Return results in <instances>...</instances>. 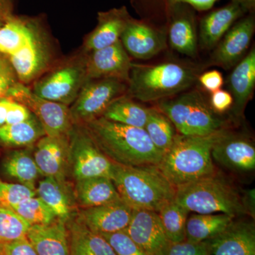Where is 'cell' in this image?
<instances>
[{"mask_svg": "<svg viewBox=\"0 0 255 255\" xmlns=\"http://www.w3.org/2000/svg\"><path fill=\"white\" fill-rule=\"evenodd\" d=\"M0 54L11 64L18 82L29 87L60 59L40 18L13 14L0 21Z\"/></svg>", "mask_w": 255, "mask_h": 255, "instance_id": "obj_1", "label": "cell"}, {"mask_svg": "<svg viewBox=\"0 0 255 255\" xmlns=\"http://www.w3.org/2000/svg\"><path fill=\"white\" fill-rule=\"evenodd\" d=\"M83 126L101 151L114 164L126 167H157L163 157L144 128L124 125L102 117Z\"/></svg>", "mask_w": 255, "mask_h": 255, "instance_id": "obj_2", "label": "cell"}, {"mask_svg": "<svg viewBox=\"0 0 255 255\" xmlns=\"http://www.w3.org/2000/svg\"><path fill=\"white\" fill-rule=\"evenodd\" d=\"M226 129L206 135L176 134L157 166L174 187L215 173L211 151Z\"/></svg>", "mask_w": 255, "mask_h": 255, "instance_id": "obj_3", "label": "cell"}, {"mask_svg": "<svg viewBox=\"0 0 255 255\" xmlns=\"http://www.w3.org/2000/svg\"><path fill=\"white\" fill-rule=\"evenodd\" d=\"M199 75L195 68L175 62L132 63L127 95L142 102H159L187 91L197 81Z\"/></svg>", "mask_w": 255, "mask_h": 255, "instance_id": "obj_4", "label": "cell"}, {"mask_svg": "<svg viewBox=\"0 0 255 255\" xmlns=\"http://www.w3.org/2000/svg\"><path fill=\"white\" fill-rule=\"evenodd\" d=\"M111 179L122 201L132 210L157 213L175 197L176 187L155 166L126 167L114 164Z\"/></svg>", "mask_w": 255, "mask_h": 255, "instance_id": "obj_5", "label": "cell"}, {"mask_svg": "<svg viewBox=\"0 0 255 255\" xmlns=\"http://www.w3.org/2000/svg\"><path fill=\"white\" fill-rule=\"evenodd\" d=\"M174 199L196 214H247L243 198L226 179L213 174L176 188Z\"/></svg>", "mask_w": 255, "mask_h": 255, "instance_id": "obj_6", "label": "cell"}, {"mask_svg": "<svg viewBox=\"0 0 255 255\" xmlns=\"http://www.w3.org/2000/svg\"><path fill=\"white\" fill-rule=\"evenodd\" d=\"M157 109L167 116L180 135H209L226 126L222 116L215 113L200 90L182 92L159 101Z\"/></svg>", "mask_w": 255, "mask_h": 255, "instance_id": "obj_7", "label": "cell"}, {"mask_svg": "<svg viewBox=\"0 0 255 255\" xmlns=\"http://www.w3.org/2000/svg\"><path fill=\"white\" fill-rule=\"evenodd\" d=\"M87 81V53L80 49L60 58L30 87L41 98L70 107Z\"/></svg>", "mask_w": 255, "mask_h": 255, "instance_id": "obj_8", "label": "cell"}, {"mask_svg": "<svg viewBox=\"0 0 255 255\" xmlns=\"http://www.w3.org/2000/svg\"><path fill=\"white\" fill-rule=\"evenodd\" d=\"M127 82L117 79L87 80L75 102L69 107L73 124L83 125L99 117L114 102L127 95Z\"/></svg>", "mask_w": 255, "mask_h": 255, "instance_id": "obj_9", "label": "cell"}, {"mask_svg": "<svg viewBox=\"0 0 255 255\" xmlns=\"http://www.w3.org/2000/svg\"><path fill=\"white\" fill-rule=\"evenodd\" d=\"M70 171L75 181L112 177L114 163L99 148L83 125L74 124L69 134Z\"/></svg>", "mask_w": 255, "mask_h": 255, "instance_id": "obj_10", "label": "cell"}, {"mask_svg": "<svg viewBox=\"0 0 255 255\" xmlns=\"http://www.w3.org/2000/svg\"><path fill=\"white\" fill-rule=\"evenodd\" d=\"M6 97L24 105L41 123L49 136L69 135L74 124L68 106L41 98L31 87L18 82L6 94Z\"/></svg>", "mask_w": 255, "mask_h": 255, "instance_id": "obj_11", "label": "cell"}, {"mask_svg": "<svg viewBox=\"0 0 255 255\" xmlns=\"http://www.w3.org/2000/svg\"><path fill=\"white\" fill-rule=\"evenodd\" d=\"M255 31L254 14L241 18L228 30L215 47L211 63L229 70L246 55Z\"/></svg>", "mask_w": 255, "mask_h": 255, "instance_id": "obj_12", "label": "cell"}, {"mask_svg": "<svg viewBox=\"0 0 255 255\" xmlns=\"http://www.w3.org/2000/svg\"><path fill=\"white\" fill-rule=\"evenodd\" d=\"M124 231L147 255H164L170 244L155 211L132 210L131 219Z\"/></svg>", "mask_w": 255, "mask_h": 255, "instance_id": "obj_13", "label": "cell"}, {"mask_svg": "<svg viewBox=\"0 0 255 255\" xmlns=\"http://www.w3.org/2000/svg\"><path fill=\"white\" fill-rule=\"evenodd\" d=\"M132 64L130 55L119 41L87 53V80L112 78L128 83Z\"/></svg>", "mask_w": 255, "mask_h": 255, "instance_id": "obj_14", "label": "cell"}, {"mask_svg": "<svg viewBox=\"0 0 255 255\" xmlns=\"http://www.w3.org/2000/svg\"><path fill=\"white\" fill-rule=\"evenodd\" d=\"M211 156L216 162L238 172H253L255 169V147L246 136L225 130L214 144Z\"/></svg>", "mask_w": 255, "mask_h": 255, "instance_id": "obj_15", "label": "cell"}, {"mask_svg": "<svg viewBox=\"0 0 255 255\" xmlns=\"http://www.w3.org/2000/svg\"><path fill=\"white\" fill-rule=\"evenodd\" d=\"M33 158L42 176L66 182L70 173L69 135H45L36 142Z\"/></svg>", "mask_w": 255, "mask_h": 255, "instance_id": "obj_16", "label": "cell"}, {"mask_svg": "<svg viewBox=\"0 0 255 255\" xmlns=\"http://www.w3.org/2000/svg\"><path fill=\"white\" fill-rule=\"evenodd\" d=\"M120 41L129 55L140 60H148L167 48V35L143 21L132 18Z\"/></svg>", "mask_w": 255, "mask_h": 255, "instance_id": "obj_17", "label": "cell"}, {"mask_svg": "<svg viewBox=\"0 0 255 255\" xmlns=\"http://www.w3.org/2000/svg\"><path fill=\"white\" fill-rule=\"evenodd\" d=\"M132 19L126 6L100 11L97 24L84 40L82 50L88 53L112 46L120 41L122 33Z\"/></svg>", "mask_w": 255, "mask_h": 255, "instance_id": "obj_18", "label": "cell"}, {"mask_svg": "<svg viewBox=\"0 0 255 255\" xmlns=\"http://www.w3.org/2000/svg\"><path fill=\"white\" fill-rule=\"evenodd\" d=\"M204 243L209 255H255L254 223L234 221L223 232Z\"/></svg>", "mask_w": 255, "mask_h": 255, "instance_id": "obj_19", "label": "cell"}, {"mask_svg": "<svg viewBox=\"0 0 255 255\" xmlns=\"http://www.w3.org/2000/svg\"><path fill=\"white\" fill-rule=\"evenodd\" d=\"M132 209L123 201L83 209L78 219L89 229L100 235L124 231L131 219Z\"/></svg>", "mask_w": 255, "mask_h": 255, "instance_id": "obj_20", "label": "cell"}, {"mask_svg": "<svg viewBox=\"0 0 255 255\" xmlns=\"http://www.w3.org/2000/svg\"><path fill=\"white\" fill-rule=\"evenodd\" d=\"M171 7L172 14L168 32L169 45L181 54L196 58L198 56V37L194 12L183 4Z\"/></svg>", "mask_w": 255, "mask_h": 255, "instance_id": "obj_21", "label": "cell"}, {"mask_svg": "<svg viewBox=\"0 0 255 255\" xmlns=\"http://www.w3.org/2000/svg\"><path fill=\"white\" fill-rule=\"evenodd\" d=\"M228 78V87L232 95L233 113L241 117L251 100L255 87V49L254 47L235 65Z\"/></svg>", "mask_w": 255, "mask_h": 255, "instance_id": "obj_22", "label": "cell"}, {"mask_svg": "<svg viewBox=\"0 0 255 255\" xmlns=\"http://www.w3.org/2000/svg\"><path fill=\"white\" fill-rule=\"evenodd\" d=\"M246 12L239 4L231 2L206 15L200 23L201 46L206 50L214 48L234 23Z\"/></svg>", "mask_w": 255, "mask_h": 255, "instance_id": "obj_23", "label": "cell"}, {"mask_svg": "<svg viewBox=\"0 0 255 255\" xmlns=\"http://www.w3.org/2000/svg\"><path fill=\"white\" fill-rule=\"evenodd\" d=\"M36 193L38 197L53 211L58 220L67 224L75 218V194L66 182L45 177L38 182Z\"/></svg>", "mask_w": 255, "mask_h": 255, "instance_id": "obj_24", "label": "cell"}, {"mask_svg": "<svg viewBox=\"0 0 255 255\" xmlns=\"http://www.w3.org/2000/svg\"><path fill=\"white\" fill-rule=\"evenodd\" d=\"M26 238L38 255H70L67 224L60 220L43 226H31Z\"/></svg>", "mask_w": 255, "mask_h": 255, "instance_id": "obj_25", "label": "cell"}, {"mask_svg": "<svg viewBox=\"0 0 255 255\" xmlns=\"http://www.w3.org/2000/svg\"><path fill=\"white\" fill-rule=\"evenodd\" d=\"M75 182V200L82 209L122 201L110 178H87Z\"/></svg>", "mask_w": 255, "mask_h": 255, "instance_id": "obj_26", "label": "cell"}, {"mask_svg": "<svg viewBox=\"0 0 255 255\" xmlns=\"http://www.w3.org/2000/svg\"><path fill=\"white\" fill-rule=\"evenodd\" d=\"M70 255H116L103 236L92 231L78 218L67 223Z\"/></svg>", "mask_w": 255, "mask_h": 255, "instance_id": "obj_27", "label": "cell"}, {"mask_svg": "<svg viewBox=\"0 0 255 255\" xmlns=\"http://www.w3.org/2000/svg\"><path fill=\"white\" fill-rule=\"evenodd\" d=\"M235 221V218L224 214L192 215L187 219L186 240L202 243L223 232Z\"/></svg>", "mask_w": 255, "mask_h": 255, "instance_id": "obj_28", "label": "cell"}, {"mask_svg": "<svg viewBox=\"0 0 255 255\" xmlns=\"http://www.w3.org/2000/svg\"><path fill=\"white\" fill-rule=\"evenodd\" d=\"M148 112L149 109L125 95L114 100L107 107L102 117L129 127L144 128Z\"/></svg>", "mask_w": 255, "mask_h": 255, "instance_id": "obj_29", "label": "cell"}, {"mask_svg": "<svg viewBox=\"0 0 255 255\" xmlns=\"http://www.w3.org/2000/svg\"><path fill=\"white\" fill-rule=\"evenodd\" d=\"M3 169L5 173L18 181L19 184L36 190L35 183L41 174L37 167L33 155L28 149L11 152L4 159Z\"/></svg>", "mask_w": 255, "mask_h": 255, "instance_id": "obj_30", "label": "cell"}, {"mask_svg": "<svg viewBox=\"0 0 255 255\" xmlns=\"http://www.w3.org/2000/svg\"><path fill=\"white\" fill-rule=\"evenodd\" d=\"M46 135L36 117L22 123L0 127V142L10 147H29Z\"/></svg>", "mask_w": 255, "mask_h": 255, "instance_id": "obj_31", "label": "cell"}, {"mask_svg": "<svg viewBox=\"0 0 255 255\" xmlns=\"http://www.w3.org/2000/svg\"><path fill=\"white\" fill-rule=\"evenodd\" d=\"M157 214L164 234L170 243L186 241V226L189 214L187 209L173 199L162 206Z\"/></svg>", "mask_w": 255, "mask_h": 255, "instance_id": "obj_32", "label": "cell"}, {"mask_svg": "<svg viewBox=\"0 0 255 255\" xmlns=\"http://www.w3.org/2000/svg\"><path fill=\"white\" fill-rule=\"evenodd\" d=\"M144 129L154 146L163 155L172 145L177 134L173 124L158 109H149Z\"/></svg>", "mask_w": 255, "mask_h": 255, "instance_id": "obj_33", "label": "cell"}, {"mask_svg": "<svg viewBox=\"0 0 255 255\" xmlns=\"http://www.w3.org/2000/svg\"><path fill=\"white\" fill-rule=\"evenodd\" d=\"M12 211L31 226H43L55 222L58 218L38 196H33L15 206Z\"/></svg>", "mask_w": 255, "mask_h": 255, "instance_id": "obj_34", "label": "cell"}, {"mask_svg": "<svg viewBox=\"0 0 255 255\" xmlns=\"http://www.w3.org/2000/svg\"><path fill=\"white\" fill-rule=\"evenodd\" d=\"M30 227L14 211L0 207V246L26 238Z\"/></svg>", "mask_w": 255, "mask_h": 255, "instance_id": "obj_35", "label": "cell"}, {"mask_svg": "<svg viewBox=\"0 0 255 255\" xmlns=\"http://www.w3.org/2000/svg\"><path fill=\"white\" fill-rule=\"evenodd\" d=\"M36 195V190L19 183L0 180V207L13 210L15 206L28 198Z\"/></svg>", "mask_w": 255, "mask_h": 255, "instance_id": "obj_36", "label": "cell"}, {"mask_svg": "<svg viewBox=\"0 0 255 255\" xmlns=\"http://www.w3.org/2000/svg\"><path fill=\"white\" fill-rule=\"evenodd\" d=\"M101 236L110 243L116 255H147L125 231Z\"/></svg>", "mask_w": 255, "mask_h": 255, "instance_id": "obj_37", "label": "cell"}, {"mask_svg": "<svg viewBox=\"0 0 255 255\" xmlns=\"http://www.w3.org/2000/svg\"><path fill=\"white\" fill-rule=\"evenodd\" d=\"M164 255H209L204 242L192 243L187 241L181 243H170Z\"/></svg>", "mask_w": 255, "mask_h": 255, "instance_id": "obj_38", "label": "cell"}, {"mask_svg": "<svg viewBox=\"0 0 255 255\" xmlns=\"http://www.w3.org/2000/svg\"><path fill=\"white\" fill-rule=\"evenodd\" d=\"M18 82L17 76L11 64L0 54V99L6 97L10 89Z\"/></svg>", "mask_w": 255, "mask_h": 255, "instance_id": "obj_39", "label": "cell"}, {"mask_svg": "<svg viewBox=\"0 0 255 255\" xmlns=\"http://www.w3.org/2000/svg\"><path fill=\"white\" fill-rule=\"evenodd\" d=\"M209 102L211 109L219 115H222L231 110L233 105L231 94L221 89L211 93Z\"/></svg>", "mask_w": 255, "mask_h": 255, "instance_id": "obj_40", "label": "cell"}, {"mask_svg": "<svg viewBox=\"0 0 255 255\" xmlns=\"http://www.w3.org/2000/svg\"><path fill=\"white\" fill-rule=\"evenodd\" d=\"M1 255H38L27 238L0 246Z\"/></svg>", "mask_w": 255, "mask_h": 255, "instance_id": "obj_41", "label": "cell"}, {"mask_svg": "<svg viewBox=\"0 0 255 255\" xmlns=\"http://www.w3.org/2000/svg\"><path fill=\"white\" fill-rule=\"evenodd\" d=\"M33 117H34V115L24 105L11 100L9 110L6 114L5 125L22 123Z\"/></svg>", "mask_w": 255, "mask_h": 255, "instance_id": "obj_42", "label": "cell"}, {"mask_svg": "<svg viewBox=\"0 0 255 255\" xmlns=\"http://www.w3.org/2000/svg\"><path fill=\"white\" fill-rule=\"evenodd\" d=\"M201 86L210 93L217 91L222 87L224 79L222 74L217 70L205 72L198 77Z\"/></svg>", "mask_w": 255, "mask_h": 255, "instance_id": "obj_43", "label": "cell"}, {"mask_svg": "<svg viewBox=\"0 0 255 255\" xmlns=\"http://www.w3.org/2000/svg\"><path fill=\"white\" fill-rule=\"evenodd\" d=\"M219 0H168L170 6L183 4H187L198 11H207L214 6Z\"/></svg>", "mask_w": 255, "mask_h": 255, "instance_id": "obj_44", "label": "cell"}, {"mask_svg": "<svg viewBox=\"0 0 255 255\" xmlns=\"http://www.w3.org/2000/svg\"><path fill=\"white\" fill-rule=\"evenodd\" d=\"M242 198L246 214L255 217V189L247 191L245 196Z\"/></svg>", "mask_w": 255, "mask_h": 255, "instance_id": "obj_45", "label": "cell"}, {"mask_svg": "<svg viewBox=\"0 0 255 255\" xmlns=\"http://www.w3.org/2000/svg\"><path fill=\"white\" fill-rule=\"evenodd\" d=\"M11 102V99L9 97H5L0 99V127L6 124V114Z\"/></svg>", "mask_w": 255, "mask_h": 255, "instance_id": "obj_46", "label": "cell"}, {"mask_svg": "<svg viewBox=\"0 0 255 255\" xmlns=\"http://www.w3.org/2000/svg\"><path fill=\"white\" fill-rule=\"evenodd\" d=\"M11 0H0V21L12 14Z\"/></svg>", "mask_w": 255, "mask_h": 255, "instance_id": "obj_47", "label": "cell"}, {"mask_svg": "<svg viewBox=\"0 0 255 255\" xmlns=\"http://www.w3.org/2000/svg\"><path fill=\"white\" fill-rule=\"evenodd\" d=\"M231 2L236 3L242 6L247 12L255 10V0H231Z\"/></svg>", "mask_w": 255, "mask_h": 255, "instance_id": "obj_48", "label": "cell"}, {"mask_svg": "<svg viewBox=\"0 0 255 255\" xmlns=\"http://www.w3.org/2000/svg\"><path fill=\"white\" fill-rule=\"evenodd\" d=\"M0 255H1V253H0Z\"/></svg>", "mask_w": 255, "mask_h": 255, "instance_id": "obj_49", "label": "cell"}, {"mask_svg": "<svg viewBox=\"0 0 255 255\" xmlns=\"http://www.w3.org/2000/svg\"></svg>", "mask_w": 255, "mask_h": 255, "instance_id": "obj_50", "label": "cell"}]
</instances>
